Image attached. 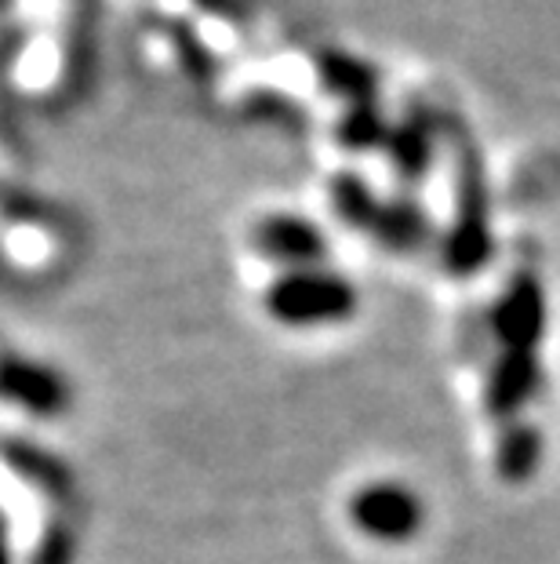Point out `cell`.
<instances>
[{
  "label": "cell",
  "instance_id": "6da1fadb",
  "mask_svg": "<svg viewBox=\"0 0 560 564\" xmlns=\"http://www.w3.org/2000/svg\"><path fill=\"white\" fill-rule=\"evenodd\" d=\"M266 314L288 328H325V324H342L353 317L356 288L342 273L309 267V270H284L277 281L266 288Z\"/></svg>",
  "mask_w": 560,
  "mask_h": 564
},
{
  "label": "cell",
  "instance_id": "7a4b0ae2",
  "mask_svg": "<svg viewBox=\"0 0 560 564\" xmlns=\"http://www.w3.org/2000/svg\"><path fill=\"white\" fill-rule=\"evenodd\" d=\"M0 404L19 408L33 419H58L74 408V382L41 357L0 350Z\"/></svg>",
  "mask_w": 560,
  "mask_h": 564
},
{
  "label": "cell",
  "instance_id": "3957f363",
  "mask_svg": "<svg viewBox=\"0 0 560 564\" xmlns=\"http://www.w3.org/2000/svg\"><path fill=\"white\" fill-rule=\"evenodd\" d=\"M350 521L378 543H408L422 532L426 502L415 488L400 481H372L350 496Z\"/></svg>",
  "mask_w": 560,
  "mask_h": 564
},
{
  "label": "cell",
  "instance_id": "277c9868",
  "mask_svg": "<svg viewBox=\"0 0 560 564\" xmlns=\"http://www.w3.org/2000/svg\"><path fill=\"white\" fill-rule=\"evenodd\" d=\"M476 167V164H473ZM466 167L459 186V215L444 241V262L455 278H470V273L484 270L492 259V230H487V194L481 172Z\"/></svg>",
  "mask_w": 560,
  "mask_h": 564
},
{
  "label": "cell",
  "instance_id": "5b68a950",
  "mask_svg": "<svg viewBox=\"0 0 560 564\" xmlns=\"http://www.w3.org/2000/svg\"><path fill=\"white\" fill-rule=\"evenodd\" d=\"M498 350H539L546 335V288L539 273L520 270L492 310Z\"/></svg>",
  "mask_w": 560,
  "mask_h": 564
},
{
  "label": "cell",
  "instance_id": "8992f818",
  "mask_svg": "<svg viewBox=\"0 0 560 564\" xmlns=\"http://www.w3.org/2000/svg\"><path fill=\"white\" fill-rule=\"evenodd\" d=\"M542 387L539 350H498L484 382V408L495 423H517V415L535 401Z\"/></svg>",
  "mask_w": 560,
  "mask_h": 564
},
{
  "label": "cell",
  "instance_id": "52a82bcc",
  "mask_svg": "<svg viewBox=\"0 0 560 564\" xmlns=\"http://www.w3.org/2000/svg\"><path fill=\"white\" fill-rule=\"evenodd\" d=\"M252 248L262 259L281 262L288 270H309L325 262L331 245L320 234V226L303 219V215H266V219L255 223Z\"/></svg>",
  "mask_w": 560,
  "mask_h": 564
},
{
  "label": "cell",
  "instance_id": "ba28073f",
  "mask_svg": "<svg viewBox=\"0 0 560 564\" xmlns=\"http://www.w3.org/2000/svg\"><path fill=\"white\" fill-rule=\"evenodd\" d=\"M0 463H4L8 470H15L26 485H33V491H44V496H52V499H66L69 491H74L69 466L58 459L55 452H47L33 441L8 437L0 444Z\"/></svg>",
  "mask_w": 560,
  "mask_h": 564
},
{
  "label": "cell",
  "instance_id": "9c48e42d",
  "mask_svg": "<svg viewBox=\"0 0 560 564\" xmlns=\"http://www.w3.org/2000/svg\"><path fill=\"white\" fill-rule=\"evenodd\" d=\"M375 241L389 251H415L430 241V215L419 200H386L378 208V219L372 226Z\"/></svg>",
  "mask_w": 560,
  "mask_h": 564
},
{
  "label": "cell",
  "instance_id": "30bf717a",
  "mask_svg": "<svg viewBox=\"0 0 560 564\" xmlns=\"http://www.w3.org/2000/svg\"><path fill=\"white\" fill-rule=\"evenodd\" d=\"M386 150L397 175L408 178V183H419L433 164V131L419 117H411V121L386 131Z\"/></svg>",
  "mask_w": 560,
  "mask_h": 564
},
{
  "label": "cell",
  "instance_id": "8fae6325",
  "mask_svg": "<svg viewBox=\"0 0 560 564\" xmlns=\"http://www.w3.org/2000/svg\"><path fill=\"white\" fill-rule=\"evenodd\" d=\"M498 474L506 477L509 485H520L539 470L542 463V434L539 426L528 423H509L503 434H498Z\"/></svg>",
  "mask_w": 560,
  "mask_h": 564
},
{
  "label": "cell",
  "instance_id": "7c38bea8",
  "mask_svg": "<svg viewBox=\"0 0 560 564\" xmlns=\"http://www.w3.org/2000/svg\"><path fill=\"white\" fill-rule=\"evenodd\" d=\"M331 204H336L339 219L350 226V230H364V234H372L378 208H383V200H378V194L361 175H339L336 183H331Z\"/></svg>",
  "mask_w": 560,
  "mask_h": 564
},
{
  "label": "cell",
  "instance_id": "4fadbf2b",
  "mask_svg": "<svg viewBox=\"0 0 560 564\" xmlns=\"http://www.w3.org/2000/svg\"><path fill=\"white\" fill-rule=\"evenodd\" d=\"M386 131H389V124L383 121V117H375L372 106L361 102L350 117H345L342 142L350 150H372V147H378V142H386Z\"/></svg>",
  "mask_w": 560,
  "mask_h": 564
},
{
  "label": "cell",
  "instance_id": "5bb4252c",
  "mask_svg": "<svg viewBox=\"0 0 560 564\" xmlns=\"http://www.w3.org/2000/svg\"><path fill=\"white\" fill-rule=\"evenodd\" d=\"M69 557H74V535L66 528H52L44 535V546L37 550L33 564H69Z\"/></svg>",
  "mask_w": 560,
  "mask_h": 564
},
{
  "label": "cell",
  "instance_id": "9a60e30c",
  "mask_svg": "<svg viewBox=\"0 0 560 564\" xmlns=\"http://www.w3.org/2000/svg\"><path fill=\"white\" fill-rule=\"evenodd\" d=\"M0 564H15V554H11V524L0 510Z\"/></svg>",
  "mask_w": 560,
  "mask_h": 564
},
{
  "label": "cell",
  "instance_id": "2e32d148",
  "mask_svg": "<svg viewBox=\"0 0 560 564\" xmlns=\"http://www.w3.org/2000/svg\"><path fill=\"white\" fill-rule=\"evenodd\" d=\"M11 4V0H0V8H8Z\"/></svg>",
  "mask_w": 560,
  "mask_h": 564
}]
</instances>
